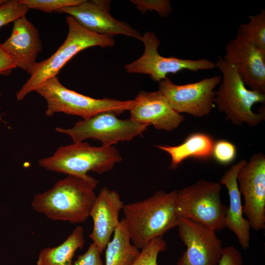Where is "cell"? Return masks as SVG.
I'll list each match as a JSON object with an SVG mask.
<instances>
[{
    "instance_id": "52a82bcc",
    "label": "cell",
    "mask_w": 265,
    "mask_h": 265,
    "mask_svg": "<svg viewBox=\"0 0 265 265\" xmlns=\"http://www.w3.org/2000/svg\"><path fill=\"white\" fill-rule=\"evenodd\" d=\"M221 188L219 183L202 179L178 190V218L191 219L215 232L225 229L228 207L221 201Z\"/></svg>"
},
{
    "instance_id": "ffe728a7",
    "label": "cell",
    "mask_w": 265,
    "mask_h": 265,
    "mask_svg": "<svg viewBox=\"0 0 265 265\" xmlns=\"http://www.w3.org/2000/svg\"><path fill=\"white\" fill-rule=\"evenodd\" d=\"M83 232V227L79 225L59 245L41 250L36 265H72L75 253L84 246Z\"/></svg>"
},
{
    "instance_id": "8fae6325",
    "label": "cell",
    "mask_w": 265,
    "mask_h": 265,
    "mask_svg": "<svg viewBox=\"0 0 265 265\" xmlns=\"http://www.w3.org/2000/svg\"><path fill=\"white\" fill-rule=\"evenodd\" d=\"M238 184L244 199L243 214L255 231L265 228V156L254 154L242 166Z\"/></svg>"
},
{
    "instance_id": "83f0119b",
    "label": "cell",
    "mask_w": 265,
    "mask_h": 265,
    "mask_svg": "<svg viewBox=\"0 0 265 265\" xmlns=\"http://www.w3.org/2000/svg\"><path fill=\"white\" fill-rule=\"evenodd\" d=\"M101 254L97 246L92 242L86 252L78 256L72 265H104Z\"/></svg>"
},
{
    "instance_id": "3957f363",
    "label": "cell",
    "mask_w": 265,
    "mask_h": 265,
    "mask_svg": "<svg viewBox=\"0 0 265 265\" xmlns=\"http://www.w3.org/2000/svg\"><path fill=\"white\" fill-rule=\"evenodd\" d=\"M122 159L118 150L113 146H93L82 141L59 147L52 156L41 159L39 164L49 171L81 178L96 188L98 181L87 172H107Z\"/></svg>"
},
{
    "instance_id": "d6986e66",
    "label": "cell",
    "mask_w": 265,
    "mask_h": 265,
    "mask_svg": "<svg viewBox=\"0 0 265 265\" xmlns=\"http://www.w3.org/2000/svg\"><path fill=\"white\" fill-rule=\"evenodd\" d=\"M214 141L209 135L195 132L188 135L181 144L176 146L158 145L156 147L168 153L171 157L169 168L177 167L189 158L208 159L212 156Z\"/></svg>"
},
{
    "instance_id": "6da1fadb",
    "label": "cell",
    "mask_w": 265,
    "mask_h": 265,
    "mask_svg": "<svg viewBox=\"0 0 265 265\" xmlns=\"http://www.w3.org/2000/svg\"><path fill=\"white\" fill-rule=\"evenodd\" d=\"M178 190L156 191L143 200L124 204L122 211L131 242L141 250L150 241L177 226Z\"/></svg>"
},
{
    "instance_id": "484cf974",
    "label": "cell",
    "mask_w": 265,
    "mask_h": 265,
    "mask_svg": "<svg viewBox=\"0 0 265 265\" xmlns=\"http://www.w3.org/2000/svg\"><path fill=\"white\" fill-rule=\"evenodd\" d=\"M236 155V147L231 142L221 139L214 143L212 156L219 163L222 164H229L234 161Z\"/></svg>"
},
{
    "instance_id": "7a4b0ae2",
    "label": "cell",
    "mask_w": 265,
    "mask_h": 265,
    "mask_svg": "<svg viewBox=\"0 0 265 265\" xmlns=\"http://www.w3.org/2000/svg\"><path fill=\"white\" fill-rule=\"evenodd\" d=\"M94 189L86 181L68 175L56 182L50 189L36 194L31 207L50 219L81 223L89 216L96 198Z\"/></svg>"
},
{
    "instance_id": "5b68a950",
    "label": "cell",
    "mask_w": 265,
    "mask_h": 265,
    "mask_svg": "<svg viewBox=\"0 0 265 265\" xmlns=\"http://www.w3.org/2000/svg\"><path fill=\"white\" fill-rule=\"evenodd\" d=\"M215 66L222 74L214 100L218 110L233 125L245 124L254 127L260 124L265 120V111L256 113L252 107L257 103H265V93L247 88L236 68L226 63L221 56L219 57Z\"/></svg>"
},
{
    "instance_id": "44dd1931",
    "label": "cell",
    "mask_w": 265,
    "mask_h": 265,
    "mask_svg": "<svg viewBox=\"0 0 265 265\" xmlns=\"http://www.w3.org/2000/svg\"><path fill=\"white\" fill-rule=\"evenodd\" d=\"M105 265H131L139 256L140 250L131 243L123 218L115 229L112 239L106 245Z\"/></svg>"
},
{
    "instance_id": "4fadbf2b",
    "label": "cell",
    "mask_w": 265,
    "mask_h": 265,
    "mask_svg": "<svg viewBox=\"0 0 265 265\" xmlns=\"http://www.w3.org/2000/svg\"><path fill=\"white\" fill-rule=\"evenodd\" d=\"M224 61L236 68L249 89L265 93V55L238 29L236 37L225 45Z\"/></svg>"
},
{
    "instance_id": "603a6c76",
    "label": "cell",
    "mask_w": 265,
    "mask_h": 265,
    "mask_svg": "<svg viewBox=\"0 0 265 265\" xmlns=\"http://www.w3.org/2000/svg\"><path fill=\"white\" fill-rule=\"evenodd\" d=\"M166 246L162 237L152 239L140 250L139 256L131 265H159L158 255L165 251Z\"/></svg>"
},
{
    "instance_id": "5bb4252c",
    "label": "cell",
    "mask_w": 265,
    "mask_h": 265,
    "mask_svg": "<svg viewBox=\"0 0 265 265\" xmlns=\"http://www.w3.org/2000/svg\"><path fill=\"white\" fill-rule=\"evenodd\" d=\"M110 0H84L79 5L63 8L57 13L68 14L83 27L99 34H120L140 40L142 36L137 30L110 14Z\"/></svg>"
},
{
    "instance_id": "f546056e",
    "label": "cell",
    "mask_w": 265,
    "mask_h": 265,
    "mask_svg": "<svg viewBox=\"0 0 265 265\" xmlns=\"http://www.w3.org/2000/svg\"><path fill=\"white\" fill-rule=\"evenodd\" d=\"M15 68L12 59L0 44V75H7Z\"/></svg>"
},
{
    "instance_id": "4316f807",
    "label": "cell",
    "mask_w": 265,
    "mask_h": 265,
    "mask_svg": "<svg viewBox=\"0 0 265 265\" xmlns=\"http://www.w3.org/2000/svg\"><path fill=\"white\" fill-rule=\"evenodd\" d=\"M131 2L143 13L155 10L160 16L167 17L172 12L170 2L167 0H132Z\"/></svg>"
},
{
    "instance_id": "ba28073f",
    "label": "cell",
    "mask_w": 265,
    "mask_h": 265,
    "mask_svg": "<svg viewBox=\"0 0 265 265\" xmlns=\"http://www.w3.org/2000/svg\"><path fill=\"white\" fill-rule=\"evenodd\" d=\"M112 112H104L78 122L71 128L56 127V131L69 135L74 142L88 138L100 141L105 147L112 146L119 141H129L142 135L148 125L131 119H120Z\"/></svg>"
},
{
    "instance_id": "cb8c5ba5",
    "label": "cell",
    "mask_w": 265,
    "mask_h": 265,
    "mask_svg": "<svg viewBox=\"0 0 265 265\" xmlns=\"http://www.w3.org/2000/svg\"><path fill=\"white\" fill-rule=\"evenodd\" d=\"M84 0H20L28 8L46 13L58 12L60 9L78 5Z\"/></svg>"
},
{
    "instance_id": "2e32d148",
    "label": "cell",
    "mask_w": 265,
    "mask_h": 265,
    "mask_svg": "<svg viewBox=\"0 0 265 265\" xmlns=\"http://www.w3.org/2000/svg\"><path fill=\"white\" fill-rule=\"evenodd\" d=\"M124 205L119 194L106 187H103L97 195L89 213L93 222L89 237L101 253L120 223L119 213Z\"/></svg>"
},
{
    "instance_id": "9a60e30c",
    "label": "cell",
    "mask_w": 265,
    "mask_h": 265,
    "mask_svg": "<svg viewBox=\"0 0 265 265\" xmlns=\"http://www.w3.org/2000/svg\"><path fill=\"white\" fill-rule=\"evenodd\" d=\"M129 110L133 121L153 125L157 130L171 132L184 121L185 117L170 106L165 97L158 90L141 91Z\"/></svg>"
},
{
    "instance_id": "ac0fdd59",
    "label": "cell",
    "mask_w": 265,
    "mask_h": 265,
    "mask_svg": "<svg viewBox=\"0 0 265 265\" xmlns=\"http://www.w3.org/2000/svg\"><path fill=\"white\" fill-rule=\"evenodd\" d=\"M246 161L243 159L233 164L225 172L219 182L226 186L229 196V206L225 217L226 228L235 234L239 244L244 249H248L250 246L251 228L248 220L244 217L237 175Z\"/></svg>"
},
{
    "instance_id": "7c38bea8",
    "label": "cell",
    "mask_w": 265,
    "mask_h": 265,
    "mask_svg": "<svg viewBox=\"0 0 265 265\" xmlns=\"http://www.w3.org/2000/svg\"><path fill=\"white\" fill-rule=\"evenodd\" d=\"M180 239L186 249L176 265H218L223 253L216 232L187 218H178Z\"/></svg>"
},
{
    "instance_id": "1f68e13d",
    "label": "cell",
    "mask_w": 265,
    "mask_h": 265,
    "mask_svg": "<svg viewBox=\"0 0 265 265\" xmlns=\"http://www.w3.org/2000/svg\"><path fill=\"white\" fill-rule=\"evenodd\" d=\"M1 95V92H0V95ZM0 120L2 121V119L1 118V116L0 115Z\"/></svg>"
},
{
    "instance_id": "277c9868",
    "label": "cell",
    "mask_w": 265,
    "mask_h": 265,
    "mask_svg": "<svg viewBox=\"0 0 265 265\" xmlns=\"http://www.w3.org/2000/svg\"><path fill=\"white\" fill-rule=\"evenodd\" d=\"M66 21L68 32L65 40L50 57L37 62L29 78L16 93L18 100H22L47 80L56 77L67 62L80 52L94 46L105 48L114 45L113 36L90 31L71 16H67Z\"/></svg>"
},
{
    "instance_id": "9c48e42d",
    "label": "cell",
    "mask_w": 265,
    "mask_h": 265,
    "mask_svg": "<svg viewBox=\"0 0 265 265\" xmlns=\"http://www.w3.org/2000/svg\"><path fill=\"white\" fill-rule=\"evenodd\" d=\"M140 40L144 45V53L139 58L125 65V70L129 73L149 75L153 80L159 82L167 75L183 70L197 72L216 67L215 63L206 58L191 60L161 55L158 52L160 41L152 32H146Z\"/></svg>"
},
{
    "instance_id": "7402d4cb",
    "label": "cell",
    "mask_w": 265,
    "mask_h": 265,
    "mask_svg": "<svg viewBox=\"0 0 265 265\" xmlns=\"http://www.w3.org/2000/svg\"><path fill=\"white\" fill-rule=\"evenodd\" d=\"M246 24H239L238 29L243 36L265 55V10L249 16Z\"/></svg>"
},
{
    "instance_id": "8992f818",
    "label": "cell",
    "mask_w": 265,
    "mask_h": 265,
    "mask_svg": "<svg viewBox=\"0 0 265 265\" xmlns=\"http://www.w3.org/2000/svg\"><path fill=\"white\" fill-rule=\"evenodd\" d=\"M35 92L47 101L45 114L48 117L57 112L77 115L83 119L104 112L117 115L129 110L134 103V100L99 99L81 94L64 86L56 76L47 80Z\"/></svg>"
},
{
    "instance_id": "4dcf8cb0",
    "label": "cell",
    "mask_w": 265,
    "mask_h": 265,
    "mask_svg": "<svg viewBox=\"0 0 265 265\" xmlns=\"http://www.w3.org/2000/svg\"><path fill=\"white\" fill-rule=\"evenodd\" d=\"M7 1V0H0V5L3 4V3H5Z\"/></svg>"
},
{
    "instance_id": "d4e9b609",
    "label": "cell",
    "mask_w": 265,
    "mask_h": 265,
    "mask_svg": "<svg viewBox=\"0 0 265 265\" xmlns=\"http://www.w3.org/2000/svg\"><path fill=\"white\" fill-rule=\"evenodd\" d=\"M29 9L20 0H7L0 5V28L26 16Z\"/></svg>"
},
{
    "instance_id": "f1b7e54d",
    "label": "cell",
    "mask_w": 265,
    "mask_h": 265,
    "mask_svg": "<svg viewBox=\"0 0 265 265\" xmlns=\"http://www.w3.org/2000/svg\"><path fill=\"white\" fill-rule=\"evenodd\" d=\"M218 265H246L240 252L233 246L224 247L223 253Z\"/></svg>"
},
{
    "instance_id": "e0dca14e",
    "label": "cell",
    "mask_w": 265,
    "mask_h": 265,
    "mask_svg": "<svg viewBox=\"0 0 265 265\" xmlns=\"http://www.w3.org/2000/svg\"><path fill=\"white\" fill-rule=\"evenodd\" d=\"M0 45L16 67L29 74L37 63V57L42 50L38 30L26 16L14 22L10 36Z\"/></svg>"
},
{
    "instance_id": "30bf717a",
    "label": "cell",
    "mask_w": 265,
    "mask_h": 265,
    "mask_svg": "<svg viewBox=\"0 0 265 265\" xmlns=\"http://www.w3.org/2000/svg\"><path fill=\"white\" fill-rule=\"evenodd\" d=\"M221 80V76H214L197 82L178 85L167 77L159 82V90L177 112L200 118L211 112L214 104V89Z\"/></svg>"
}]
</instances>
